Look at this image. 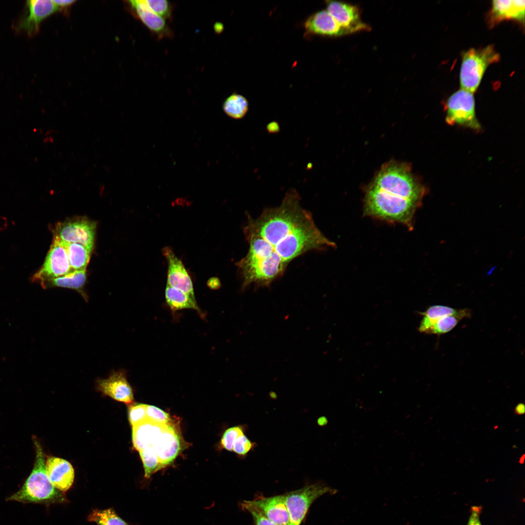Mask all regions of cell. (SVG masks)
Instances as JSON below:
<instances>
[{
  "mask_svg": "<svg viewBox=\"0 0 525 525\" xmlns=\"http://www.w3.org/2000/svg\"><path fill=\"white\" fill-rule=\"evenodd\" d=\"M300 199L298 192L291 189L280 205L248 218L244 228L248 251L236 263L242 288L251 284L268 286L281 277L296 258L335 246L317 228L311 213L302 207Z\"/></svg>",
  "mask_w": 525,
  "mask_h": 525,
  "instance_id": "1",
  "label": "cell"
},
{
  "mask_svg": "<svg viewBox=\"0 0 525 525\" xmlns=\"http://www.w3.org/2000/svg\"><path fill=\"white\" fill-rule=\"evenodd\" d=\"M426 192L408 163L391 160L366 187L363 214L412 229L415 213Z\"/></svg>",
  "mask_w": 525,
  "mask_h": 525,
  "instance_id": "2",
  "label": "cell"
},
{
  "mask_svg": "<svg viewBox=\"0 0 525 525\" xmlns=\"http://www.w3.org/2000/svg\"><path fill=\"white\" fill-rule=\"evenodd\" d=\"M35 458L33 469L22 487L7 498L23 503L51 504L66 502L64 492L56 489L50 480L46 469L45 458L41 445L34 439Z\"/></svg>",
  "mask_w": 525,
  "mask_h": 525,
  "instance_id": "3",
  "label": "cell"
},
{
  "mask_svg": "<svg viewBox=\"0 0 525 525\" xmlns=\"http://www.w3.org/2000/svg\"><path fill=\"white\" fill-rule=\"evenodd\" d=\"M500 58L492 45L479 49L471 48L465 52L462 55L459 73L461 89L475 93L488 67L498 62Z\"/></svg>",
  "mask_w": 525,
  "mask_h": 525,
  "instance_id": "4",
  "label": "cell"
},
{
  "mask_svg": "<svg viewBox=\"0 0 525 525\" xmlns=\"http://www.w3.org/2000/svg\"><path fill=\"white\" fill-rule=\"evenodd\" d=\"M473 94L460 89L452 94L445 105V121L450 125H458L474 130L481 126L475 114Z\"/></svg>",
  "mask_w": 525,
  "mask_h": 525,
  "instance_id": "5",
  "label": "cell"
},
{
  "mask_svg": "<svg viewBox=\"0 0 525 525\" xmlns=\"http://www.w3.org/2000/svg\"><path fill=\"white\" fill-rule=\"evenodd\" d=\"M335 491L318 483L306 486L283 495L289 516L290 525H300L309 508L315 500L327 493H335Z\"/></svg>",
  "mask_w": 525,
  "mask_h": 525,
  "instance_id": "6",
  "label": "cell"
},
{
  "mask_svg": "<svg viewBox=\"0 0 525 525\" xmlns=\"http://www.w3.org/2000/svg\"><path fill=\"white\" fill-rule=\"evenodd\" d=\"M96 223L86 218H77L58 223L53 238L84 245L91 252L94 247Z\"/></svg>",
  "mask_w": 525,
  "mask_h": 525,
  "instance_id": "7",
  "label": "cell"
},
{
  "mask_svg": "<svg viewBox=\"0 0 525 525\" xmlns=\"http://www.w3.org/2000/svg\"><path fill=\"white\" fill-rule=\"evenodd\" d=\"M184 440L176 424L173 422L166 425L152 444L150 446L157 454L160 470L171 465L184 447Z\"/></svg>",
  "mask_w": 525,
  "mask_h": 525,
  "instance_id": "8",
  "label": "cell"
},
{
  "mask_svg": "<svg viewBox=\"0 0 525 525\" xmlns=\"http://www.w3.org/2000/svg\"><path fill=\"white\" fill-rule=\"evenodd\" d=\"M71 270L66 249L53 240L42 266L34 274L32 280L39 281L42 285L46 282L62 276Z\"/></svg>",
  "mask_w": 525,
  "mask_h": 525,
  "instance_id": "9",
  "label": "cell"
},
{
  "mask_svg": "<svg viewBox=\"0 0 525 525\" xmlns=\"http://www.w3.org/2000/svg\"><path fill=\"white\" fill-rule=\"evenodd\" d=\"M325 3L326 10L349 35L371 30L370 26L362 20L357 5L338 1L327 0Z\"/></svg>",
  "mask_w": 525,
  "mask_h": 525,
  "instance_id": "10",
  "label": "cell"
},
{
  "mask_svg": "<svg viewBox=\"0 0 525 525\" xmlns=\"http://www.w3.org/2000/svg\"><path fill=\"white\" fill-rule=\"evenodd\" d=\"M26 6V14L18 23L17 28L31 36L38 31L43 20L59 9L53 0H28Z\"/></svg>",
  "mask_w": 525,
  "mask_h": 525,
  "instance_id": "11",
  "label": "cell"
},
{
  "mask_svg": "<svg viewBox=\"0 0 525 525\" xmlns=\"http://www.w3.org/2000/svg\"><path fill=\"white\" fill-rule=\"evenodd\" d=\"M96 387L99 391L116 401L127 404L133 402V389L124 371H113L107 378L98 379Z\"/></svg>",
  "mask_w": 525,
  "mask_h": 525,
  "instance_id": "12",
  "label": "cell"
},
{
  "mask_svg": "<svg viewBox=\"0 0 525 525\" xmlns=\"http://www.w3.org/2000/svg\"><path fill=\"white\" fill-rule=\"evenodd\" d=\"M168 264L167 284L195 299L192 279L182 261L169 246L163 249Z\"/></svg>",
  "mask_w": 525,
  "mask_h": 525,
  "instance_id": "13",
  "label": "cell"
},
{
  "mask_svg": "<svg viewBox=\"0 0 525 525\" xmlns=\"http://www.w3.org/2000/svg\"><path fill=\"white\" fill-rule=\"evenodd\" d=\"M304 28L308 33L315 35L339 37L349 35L326 10L309 17L304 22Z\"/></svg>",
  "mask_w": 525,
  "mask_h": 525,
  "instance_id": "14",
  "label": "cell"
},
{
  "mask_svg": "<svg viewBox=\"0 0 525 525\" xmlns=\"http://www.w3.org/2000/svg\"><path fill=\"white\" fill-rule=\"evenodd\" d=\"M525 1L524 0H494L488 16L490 27L507 20H515L524 23Z\"/></svg>",
  "mask_w": 525,
  "mask_h": 525,
  "instance_id": "15",
  "label": "cell"
},
{
  "mask_svg": "<svg viewBox=\"0 0 525 525\" xmlns=\"http://www.w3.org/2000/svg\"><path fill=\"white\" fill-rule=\"evenodd\" d=\"M48 476L53 486L65 492L72 486L74 480V470L67 460L55 456H50L46 462Z\"/></svg>",
  "mask_w": 525,
  "mask_h": 525,
  "instance_id": "16",
  "label": "cell"
},
{
  "mask_svg": "<svg viewBox=\"0 0 525 525\" xmlns=\"http://www.w3.org/2000/svg\"><path fill=\"white\" fill-rule=\"evenodd\" d=\"M129 2L141 22L156 35L158 39L170 38L173 36V32L166 20L153 12L144 0H132Z\"/></svg>",
  "mask_w": 525,
  "mask_h": 525,
  "instance_id": "17",
  "label": "cell"
},
{
  "mask_svg": "<svg viewBox=\"0 0 525 525\" xmlns=\"http://www.w3.org/2000/svg\"><path fill=\"white\" fill-rule=\"evenodd\" d=\"M248 502L260 509L276 525H289L290 519L284 495L260 497Z\"/></svg>",
  "mask_w": 525,
  "mask_h": 525,
  "instance_id": "18",
  "label": "cell"
},
{
  "mask_svg": "<svg viewBox=\"0 0 525 525\" xmlns=\"http://www.w3.org/2000/svg\"><path fill=\"white\" fill-rule=\"evenodd\" d=\"M166 425L146 420L132 427V442L138 451L151 446Z\"/></svg>",
  "mask_w": 525,
  "mask_h": 525,
  "instance_id": "19",
  "label": "cell"
},
{
  "mask_svg": "<svg viewBox=\"0 0 525 525\" xmlns=\"http://www.w3.org/2000/svg\"><path fill=\"white\" fill-rule=\"evenodd\" d=\"M86 280V269L72 270L62 276L52 279L46 282L42 286L43 288L57 287L73 289L80 293L84 299L87 301L88 299V296L84 291Z\"/></svg>",
  "mask_w": 525,
  "mask_h": 525,
  "instance_id": "20",
  "label": "cell"
},
{
  "mask_svg": "<svg viewBox=\"0 0 525 525\" xmlns=\"http://www.w3.org/2000/svg\"><path fill=\"white\" fill-rule=\"evenodd\" d=\"M66 250L70 266L73 270H85L91 252L83 245L70 243L53 238Z\"/></svg>",
  "mask_w": 525,
  "mask_h": 525,
  "instance_id": "21",
  "label": "cell"
},
{
  "mask_svg": "<svg viewBox=\"0 0 525 525\" xmlns=\"http://www.w3.org/2000/svg\"><path fill=\"white\" fill-rule=\"evenodd\" d=\"M472 312L467 308L460 309L455 314L444 316L437 321L427 331L426 334L440 336L453 330L464 318H470Z\"/></svg>",
  "mask_w": 525,
  "mask_h": 525,
  "instance_id": "22",
  "label": "cell"
},
{
  "mask_svg": "<svg viewBox=\"0 0 525 525\" xmlns=\"http://www.w3.org/2000/svg\"><path fill=\"white\" fill-rule=\"evenodd\" d=\"M165 297L167 304L174 311L184 309H192L200 313L195 299L184 292L167 284Z\"/></svg>",
  "mask_w": 525,
  "mask_h": 525,
  "instance_id": "23",
  "label": "cell"
},
{
  "mask_svg": "<svg viewBox=\"0 0 525 525\" xmlns=\"http://www.w3.org/2000/svg\"><path fill=\"white\" fill-rule=\"evenodd\" d=\"M458 309L444 305H434L429 306L421 313L423 317L419 327L420 332L426 333L433 324L439 319L449 315L458 313Z\"/></svg>",
  "mask_w": 525,
  "mask_h": 525,
  "instance_id": "24",
  "label": "cell"
},
{
  "mask_svg": "<svg viewBox=\"0 0 525 525\" xmlns=\"http://www.w3.org/2000/svg\"><path fill=\"white\" fill-rule=\"evenodd\" d=\"M223 109L229 117L241 119L245 117L248 110V102L244 96L233 93L226 99Z\"/></svg>",
  "mask_w": 525,
  "mask_h": 525,
  "instance_id": "25",
  "label": "cell"
},
{
  "mask_svg": "<svg viewBox=\"0 0 525 525\" xmlns=\"http://www.w3.org/2000/svg\"><path fill=\"white\" fill-rule=\"evenodd\" d=\"M87 519L97 525H129L116 513L113 508L93 509L88 516Z\"/></svg>",
  "mask_w": 525,
  "mask_h": 525,
  "instance_id": "26",
  "label": "cell"
},
{
  "mask_svg": "<svg viewBox=\"0 0 525 525\" xmlns=\"http://www.w3.org/2000/svg\"><path fill=\"white\" fill-rule=\"evenodd\" d=\"M144 471V477L149 478L160 470L158 457L151 446H147L139 451Z\"/></svg>",
  "mask_w": 525,
  "mask_h": 525,
  "instance_id": "27",
  "label": "cell"
},
{
  "mask_svg": "<svg viewBox=\"0 0 525 525\" xmlns=\"http://www.w3.org/2000/svg\"><path fill=\"white\" fill-rule=\"evenodd\" d=\"M147 6L154 13L165 20H171L173 17V6L166 0H144Z\"/></svg>",
  "mask_w": 525,
  "mask_h": 525,
  "instance_id": "28",
  "label": "cell"
},
{
  "mask_svg": "<svg viewBox=\"0 0 525 525\" xmlns=\"http://www.w3.org/2000/svg\"><path fill=\"white\" fill-rule=\"evenodd\" d=\"M245 425H237L227 429L224 433L221 440L222 447L228 451H232L234 443L237 438L245 433Z\"/></svg>",
  "mask_w": 525,
  "mask_h": 525,
  "instance_id": "29",
  "label": "cell"
},
{
  "mask_svg": "<svg viewBox=\"0 0 525 525\" xmlns=\"http://www.w3.org/2000/svg\"><path fill=\"white\" fill-rule=\"evenodd\" d=\"M147 420L159 425H167L173 422L170 416L160 408L154 405H146Z\"/></svg>",
  "mask_w": 525,
  "mask_h": 525,
  "instance_id": "30",
  "label": "cell"
},
{
  "mask_svg": "<svg viewBox=\"0 0 525 525\" xmlns=\"http://www.w3.org/2000/svg\"><path fill=\"white\" fill-rule=\"evenodd\" d=\"M257 446V443L251 441L244 433L239 436L235 441L232 451L238 455L245 457Z\"/></svg>",
  "mask_w": 525,
  "mask_h": 525,
  "instance_id": "31",
  "label": "cell"
},
{
  "mask_svg": "<svg viewBox=\"0 0 525 525\" xmlns=\"http://www.w3.org/2000/svg\"><path fill=\"white\" fill-rule=\"evenodd\" d=\"M241 506L243 509H245L251 514L255 525H276L260 509L251 504L248 501H244L241 503Z\"/></svg>",
  "mask_w": 525,
  "mask_h": 525,
  "instance_id": "32",
  "label": "cell"
},
{
  "mask_svg": "<svg viewBox=\"0 0 525 525\" xmlns=\"http://www.w3.org/2000/svg\"><path fill=\"white\" fill-rule=\"evenodd\" d=\"M146 405L140 403L132 405L129 407V420L132 427L147 420Z\"/></svg>",
  "mask_w": 525,
  "mask_h": 525,
  "instance_id": "33",
  "label": "cell"
},
{
  "mask_svg": "<svg viewBox=\"0 0 525 525\" xmlns=\"http://www.w3.org/2000/svg\"><path fill=\"white\" fill-rule=\"evenodd\" d=\"M481 507L473 506L472 507L471 515L467 525H482L480 520Z\"/></svg>",
  "mask_w": 525,
  "mask_h": 525,
  "instance_id": "34",
  "label": "cell"
},
{
  "mask_svg": "<svg viewBox=\"0 0 525 525\" xmlns=\"http://www.w3.org/2000/svg\"><path fill=\"white\" fill-rule=\"evenodd\" d=\"M266 129L269 133H276L280 131V126L277 122L272 121L267 124Z\"/></svg>",
  "mask_w": 525,
  "mask_h": 525,
  "instance_id": "35",
  "label": "cell"
},
{
  "mask_svg": "<svg viewBox=\"0 0 525 525\" xmlns=\"http://www.w3.org/2000/svg\"><path fill=\"white\" fill-rule=\"evenodd\" d=\"M207 284L210 288L213 289H218L221 286L219 279L215 277L210 278L208 280Z\"/></svg>",
  "mask_w": 525,
  "mask_h": 525,
  "instance_id": "36",
  "label": "cell"
},
{
  "mask_svg": "<svg viewBox=\"0 0 525 525\" xmlns=\"http://www.w3.org/2000/svg\"><path fill=\"white\" fill-rule=\"evenodd\" d=\"M55 4L59 7H67L72 4L75 2L73 0H53Z\"/></svg>",
  "mask_w": 525,
  "mask_h": 525,
  "instance_id": "37",
  "label": "cell"
},
{
  "mask_svg": "<svg viewBox=\"0 0 525 525\" xmlns=\"http://www.w3.org/2000/svg\"><path fill=\"white\" fill-rule=\"evenodd\" d=\"M214 31L217 34H221L224 29V26L223 23L220 22H216L214 23L213 26Z\"/></svg>",
  "mask_w": 525,
  "mask_h": 525,
  "instance_id": "38",
  "label": "cell"
},
{
  "mask_svg": "<svg viewBox=\"0 0 525 525\" xmlns=\"http://www.w3.org/2000/svg\"><path fill=\"white\" fill-rule=\"evenodd\" d=\"M525 405L524 403H520L518 404L515 408V412L517 415H522L525 413Z\"/></svg>",
  "mask_w": 525,
  "mask_h": 525,
  "instance_id": "39",
  "label": "cell"
},
{
  "mask_svg": "<svg viewBox=\"0 0 525 525\" xmlns=\"http://www.w3.org/2000/svg\"></svg>",
  "mask_w": 525,
  "mask_h": 525,
  "instance_id": "40",
  "label": "cell"
}]
</instances>
